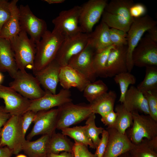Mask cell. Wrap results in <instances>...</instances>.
I'll return each instance as SVG.
<instances>
[{"instance_id":"cell-1","label":"cell","mask_w":157,"mask_h":157,"mask_svg":"<svg viewBox=\"0 0 157 157\" xmlns=\"http://www.w3.org/2000/svg\"><path fill=\"white\" fill-rule=\"evenodd\" d=\"M65 38L57 33L47 30L36 44V52L32 69L33 73L46 67L55 59Z\"/></svg>"},{"instance_id":"cell-2","label":"cell","mask_w":157,"mask_h":157,"mask_svg":"<svg viewBox=\"0 0 157 157\" xmlns=\"http://www.w3.org/2000/svg\"><path fill=\"white\" fill-rule=\"evenodd\" d=\"M18 70L32 69L36 52V44L25 32L10 40Z\"/></svg>"},{"instance_id":"cell-3","label":"cell","mask_w":157,"mask_h":157,"mask_svg":"<svg viewBox=\"0 0 157 157\" xmlns=\"http://www.w3.org/2000/svg\"><path fill=\"white\" fill-rule=\"evenodd\" d=\"M0 147L7 146L17 155L22 151V144L26 140L22 126V115H11L1 131Z\"/></svg>"},{"instance_id":"cell-4","label":"cell","mask_w":157,"mask_h":157,"mask_svg":"<svg viewBox=\"0 0 157 157\" xmlns=\"http://www.w3.org/2000/svg\"><path fill=\"white\" fill-rule=\"evenodd\" d=\"M57 129L61 130L86 120L92 113L89 104L66 103L58 108Z\"/></svg>"},{"instance_id":"cell-5","label":"cell","mask_w":157,"mask_h":157,"mask_svg":"<svg viewBox=\"0 0 157 157\" xmlns=\"http://www.w3.org/2000/svg\"><path fill=\"white\" fill-rule=\"evenodd\" d=\"M157 22L148 15L134 18V21L127 32V52L126 63L128 71L131 72L134 65L132 56L133 52L137 46L144 33L156 25Z\"/></svg>"},{"instance_id":"cell-6","label":"cell","mask_w":157,"mask_h":157,"mask_svg":"<svg viewBox=\"0 0 157 157\" xmlns=\"http://www.w3.org/2000/svg\"><path fill=\"white\" fill-rule=\"evenodd\" d=\"M9 86L24 97L33 100L43 97L46 91L43 90L37 78L26 70H18Z\"/></svg>"},{"instance_id":"cell-7","label":"cell","mask_w":157,"mask_h":157,"mask_svg":"<svg viewBox=\"0 0 157 157\" xmlns=\"http://www.w3.org/2000/svg\"><path fill=\"white\" fill-rule=\"evenodd\" d=\"M81 9V6H76L61 11L52 20L54 27L52 31L60 33L65 38L83 33L78 25Z\"/></svg>"},{"instance_id":"cell-8","label":"cell","mask_w":157,"mask_h":157,"mask_svg":"<svg viewBox=\"0 0 157 157\" xmlns=\"http://www.w3.org/2000/svg\"><path fill=\"white\" fill-rule=\"evenodd\" d=\"M132 113L133 123L127 136L133 144L140 143L144 138L150 140L157 136V121L149 115Z\"/></svg>"},{"instance_id":"cell-9","label":"cell","mask_w":157,"mask_h":157,"mask_svg":"<svg viewBox=\"0 0 157 157\" xmlns=\"http://www.w3.org/2000/svg\"><path fill=\"white\" fill-rule=\"evenodd\" d=\"M18 8L21 30L29 35L36 44L47 30L46 22L35 16L28 5H21Z\"/></svg>"},{"instance_id":"cell-10","label":"cell","mask_w":157,"mask_h":157,"mask_svg":"<svg viewBox=\"0 0 157 157\" xmlns=\"http://www.w3.org/2000/svg\"><path fill=\"white\" fill-rule=\"evenodd\" d=\"M89 37V33H81L65 38L55 58L61 67L67 65L73 56L85 48L88 44Z\"/></svg>"},{"instance_id":"cell-11","label":"cell","mask_w":157,"mask_h":157,"mask_svg":"<svg viewBox=\"0 0 157 157\" xmlns=\"http://www.w3.org/2000/svg\"><path fill=\"white\" fill-rule=\"evenodd\" d=\"M108 1L107 0H90L81 6L79 26L83 33L92 32L94 26L99 20Z\"/></svg>"},{"instance_id":"cell-12","label":"cell","mask_w":157,"mask_h":157,"mask_svg":"<svg viewBox=\"0 0 157 157\" xmlns=\"http://www.w3.org/2000/svg\"><path fill=\"white\" fill-rule=\"evenodd\" d=\"M132 59L134 66L138 67L157 66V43L147 35L133 50Z\"/></svg>"},{"instance_id":"cell-13","label":"cell","mask_w":157,"mask_h":157,"mask_svg":"<svg viewBox=\"0 0 157 157\" xmlns=\"http://www.w3.org/2000/svg\"><path fill=\"white\" fill-rule=\"evenodd\" d=\"M58 108L42 110L37 112L33 122L34 126L27 136L30 140L35 136L47 135L51 136L57 129Z\"/></svg>"},{"instance_id":"cell-14","label":"cell","mask_w":157,"mask_h":157,"mask_svg":"<svg viewBox=\"0 0 157 157\" xmlns=\"http://www.w3.org/2000/svg\"><path fill=\"white\" fill-rule=\"evenodd\" d=\"M0 98L4 101L5 109L11 115H22L27 111L31 100L11 87L0 85Z\"/></svg>"},{"instance_id":"cell-15","label":"cell","mask_w":157,"mask_h":157,"mask_svg":"<svg viewBox=\"0 0 157 157\" xmlns=\"http://www.w3.org/2000/svg\"><path fill=\"white\" fill-rule=\"evenodd\" d=\"M95 52L88 43L83 50L70 59L67 65L76 70L91 82H94L97 78L92 68L93 58Z\"/></svg>"},{"instance_id":"cell-16","label":"cell","mask_w":157,"mask_h":157,"mask_svg":"<svg viewBox=\"0 0 157 157\" xmlns=\"http://www.w3.org/2000/svg\"><path fill=\"white\" fill-rule=\"evenodd\" d=\"M46 91V94L42 97L31 100L28 110L37 113L40 111L49 110L56 106L58 107L66 103L72 101L71 92L69 90L62 88L58 94H55Z\"/></svg>"},{"instance_id":"cell-17","label":"cell","mask_w":157,"mask_h":157,"mask_svg":"<svg viewBox=\"0 0 157 157\" xmlns=\"http://www.w3.org/2000/svg\"><path fill=\"white\" fill-rule=\"evenodd\" d=\"M108 140L103 157H119L135 146L126 134L123 135L113 128H107Z\"/></svg>"},{"instance_id":"cell-18","label":"cell","mask_w":157,"mask_h":157,"mask_svg":"<svg viewBox=\"0 0 157 157\" xmlns=\"http://www.w3.org/2000/svg\"><path fill=\"white\" fill-rule=\"evenodd\" d=\"M61 67L55 59L42 69L33 73L45 91L56 94Z\"/></svg>"},{"instance_id":"cell-19","label":"cell","mask_w":157,"mask_h":157,"mask_svg":"<svg viewBox=\"0 0 157 157\" xmlns=\"http://www.w3.org/2000/svg\"><path fill=\"white\" fill-rule=\"evenodd\" d=\"M127 52V45L115 46L111 50L106 65L108 77H113L119 74L128 72L126 63Z\"/></svg>"},{"instance_id":"cell-20","label":"cell","mask_w":157,"mask_h":157,"mask_svg":"<svg viewBox=\"0 0 157 157\" xmlns=\"http://www.w3.org/2000/svg\"><path fill=\"white\" fill-rule=\"evenodd\" d=\"M59 78L63 88L69 90L72 87H75L80 92L83 91L87 84L91 82L68 65L61 67Z\"/></svg>"},{"instance_id":"cell-21","label":"cell","mask_w":157,"mask_h":157,"mask_svg":"<svg viewBox=\"0 0 157 157\" xmlns=\"http://www.w3.org/2000/svg\"><path fill=\"white\" fill-rule=\"evenodd\" d=\"M129 111L138 112L149 115L147 101L143 93L137 88L131 85L126 92L122 104Z\"/></svg>"},{"instance_id":"cell-22","label":"cell","mask_w":157,"mask_h":157,"mask_svg":"<svg viewBox=\"0 0 157 157\" xmlns=\"http://www.w3.org/2000/svg\"><path fill=\"white\" fill-rule=\"evenodd\" d=\"M18 70L10 40L0 38V72L13 78Z\"/></svg>"},{"instance_id":"cell-23","label":"cell","mask_w":157,"mask_h":157,"mask_svg":"<svg viewBox=\"0 0 157 157\" xmlns=\"http://www.w3.org/2000/svg\"><path fill=\"white\" fill-rule=\"evenodd\" d=\"M109 27L101 21L94 31L89 33L88 43L96 52H101L113 45L110 37Z\"/></svg>"},{"instance_id":"cell-24","label":"cell","mask_w":157,"mask_h":157,"mask_svg":"<svg viewBox=\"0 0 157 157\" xmlns=\"http://www.w3.org/2000/svg\"><path fill=\"white\" fill-rule=\"evenodd\" d=\"M18 1V0H13L9 2L10 16L2 27L0 38L10 40L18 35L21 31L19 8L17 5Z\"/></svg>"},{"instance_id":"cell-25","label":"cell","mask_w":157,"mask_h":157,"mask_svg":"<svg viewBox=\"0 0 157 157\" xmlns=\"http://www.w3.org/2000/svg\"><path fill=\"white\" fill-rule=\"evenodd\" d=\"M50 138L49 135H44L35 141L25 140L22 144V151L28 157H44L49 153Z\"/></svg>"},{"instance_id":"cell-26","label":"cell","mask_w":157,"mask_h":157,"mask_svg":"<svg viewBox=\"0 0 157 157\" xmlns=\"http://www.w3.org/2000/svg\"><path fill=\"white\" fill-rule=\"evenodd\" d=\"M116 98L117 94L113 90L102 95L89 104L92 113L102 117L114 110Z\"/></svg>"},{"instance_id":"cell-27","label":"cell","mask_w":157,"mask_h":157,"mask_svg":"<svg viewBox=\"0 0 157 157\" xmlns=\"http://www.w3.org/2000/svg\"><path fill=\"white\" fill-rule=\"evenodd\" d=\"M74 144L66 136L55 132L50 136L48 153L59 154L62 151L72 153Z\"/></svg>"},{"instance_id":"cell-28","label":"cell","mask_w":157,"mask_h":157,"mask_svg":"<svg viewBox=\"0 0 157 157\" xmlns=\"http://www.w3.org/2000/svg\"><path fill=\"white\" fill-rule=\"evenodd\" d=\"M117 117L115 124L113 127L123 135L126 130L132 125L133 123L132 113L128 111L122 104L117 105L115 108Z\"/></svg>"},{"instance_id":"cell-29","label":"cell","mask_w":157,"mask_h":157,"mask_svg":"<svg viewBox=\"0 0 157 157\" xmlns=\"http://www.w3.org/2000/svg\"><path fill=\"white\" fill-rule=\"evenodd\" d=\"M132 0H112L108 3L104 11L118 15L130 19H133L130 13V8L134 3Z\"/></svg>"},{"instance_id":"cell-30","label":"cell","mask_w":157,"mask_h":157,"mask_svg":"<svg viewBox=\"0 0 157 157\" xmlns=\"http://www.w3.org/2000/svg\"><path fill=\"white\" fill-rule=\"evenodd\" d=\"M115 47L113 45L101 52L95 53L92 60V68L97 77H108L106 67V62L110 52Z\"/></svg>"},{"instance_id":"cell-31","label":"cell","mask_w":157,"mask_h":157,"mask_svg":"<svg viewBox=\"0 0 157 157\" xmlns=\"http://www.w3.org/2000/svg\"><path fill=\"white\" fill-rule=\"evenodd\" d=\"M61 133L73 139L74 141L88 147L95 149L94 146L87 133L85 125L69 127L61 130Z\"/></svg>"},{"instance_id":"cell-32","label":"cell","mask_w":157,"mask_h":157,"mask_svg":"<svg viewBox=\"0 0 157 157\" xmlns=\"http://www.w3.org/2000/svg\"><path fill=\"white\" fill-rule=\"evenodd\" d=\"M101 21L109 27L120 30L127 32L134 20L112 14L104 11L102 15Z\"/></svg>"},{"instance_id":"cell-33","label":"cell","mask_w":157,"mask_h":157,"mask_svg":"<svg viewBox=\"0 0 157 157\" xmlns=\"http://www.w3.org/2000/svg\"><path fill=\"white\" fill-rule=\"evenodd\" d=\"M136 88L143 93L148 91H157V66L146 67L145 77Z\"/></svg>"},{"instance_id":"cell-34","label":"cell","mask_w":157,"mask_h":157,"mask_svg":"<svg viewBox=\"0 0 157 157\" xmlns=\"http://www.w3.org/2000/svg\"><path fill=\"white\" fill-rule=\"evenodd\" d=\"M108 88L101 80L90 82L86 86L83 91V96L90 103L107 92Z\"/></svg>"},{"instance_id":"cell-35","label":"cell","mask_w":157,"mask_h":157,"mask_svg":"<svg viewBox=\"0 0 157 157\" xmlns=\"http://www.w3.org/2000/svg\"><path fill=\"white\" fill-rule=\"evenodd\" d=\"M114 80L115 83L119 85L120 95L119 101L122 104L129 86L135 83L136 78L131 72H127L116 75L114 76Z\"/></svg>"},{"instance_id":"cell-36","label":"cell","mask_w":157,"mask_h":157,"mask_svg":"<svg viewBox=\"0 0 157 157\" xmlns=\"http://www.w3.org/2000/svg\"><path fill=\"white\" fill-rule=\"evenodd\" d=\"M95 118V114L92 113L86 119L85 125L88 135L92 141L95 149L100 141L99 135L104 129L102 127L96 126Z\"/></svg>"},{"instance_id":"cell-37","label":"cell","mask_w":157,"mask_h":157,"mask_svg":"<svg viewBox=\"0 0 157 157\" xmlns=\"http://www.w3.org/2000/svg\"><path fill=\"white\" fill-rule=\"evenodd\" d=\"M131 157H157V151L149 144L144 138L140 143L135 144L129 151Z\"/></svg>"},{"instance_id":"cell-38","label":"cell","mask_w":157,"mask_h":157,"mask_svg":"<svg viewBox=\"0 0 157 157\" xmlns=\"http://www.w3.org/2000/svg\"><path fill=\"white\" fill-rule=\"evenodd\" d=\"M143 94L147 102L149 115L157 121V91H148Z\"/></svg>"},{"instance_id":"cell-39","label":"cell","mask_w":157,"mask_h":157,"mask_svg":"<svg viewBox=\"0 0 157 157\" xmlns=\"http://www.w3.org/2000/svg\"><path fill=\"white\" fill-rule=\"evenodd\" d=\"M110 37L113 45L115 47L127 45V33L118 29H109Z\"/></svg>"},{"instance_id":"cell-40","label":"cell","mask_w":157,"mask_h":157,"mask_svg":"<svg viewBox=\"0 0 157 157\" xmlns=\"http://www.w3.org/2000/svg\"><path fill=\"white\" fill-rule=\"evenodd\" d=\"M9 3L7 0H0V33L3 27L10 16Z\"/></svg>"},{"instance_id":"cell-41","label":"cell","mask_w":157,"mask_h":157,"mask_svg":"<svg viewBox=\"0 0 157 157\" xmlns=\"http://www.w3.org/2000/svg\"><path fill=\"white\" fill-rule=\"evenodd\" d=\"M100 142L96 148L94 154L96 157H103L107 145L108 140V133L106 130L104 129L102 133Z\"/></svg>"},{"instance_id":"cell-42","label":"cell","mask_w":157,"mask_h":157,"mask_svg":"<svg viewBox=\"0 0 157 157\" xmlns=\"http://www.w3.org/2000/svg\"><path fill=\"white\" fill-rule=\"evenodd\" d=\"M37 113L29 110L22 115V126L24 135L25 136L27 131L34 120Z\"/></svg>"},{"instance_id":"cell-43","label":"cell","mask_w":157,"mask_h":157,"mask_svg":"<svg viewBox=\"0 0 157 157\" xmlns=\"http://www.w3.org/2000/svg\"><path fill=\"white\" fill-rule=\"evenodd\" d=\"M147 11L146 6L140 3H134L131 7L129 10L130 14L133 18L140 17L145 15Z\"/></svg>"},{"instance_id":"cell-44","label":"cell","mask_w":157,"mask_h":157,"mask_svg":"<svg viewBox=\"0 0 157 157\" xmlns=\"http://www.w3.org/2000/svg\"><path fill=\"white\" fill-rule=\"evenodd\" d=\"M117 114L114 110L110 112L104 116L101 117V121L107 128H113L116 119Z\"/></svg>"},{"instance_id":"cell-45","label":"cell","mask_w":157,"mask_h":157,"mask_svg":"<svg viewBox=\"0 0 157 157\" xmlns=\"http://www.w3.org/2000/svg\"><path fill=\"white\" fill-rule=\"evenodd\" d=\"M11 116L6 112L4 106L0 105V132L1 127L3 126Z\"/></svg>"},{"instance_id":"cell-46","label":"cell","mask_w":157,"mask_h":157,"mask_svg":"<svg viewBox=\"0 0 157 157\" xmlns=\"http://www.w3.org/2000/svg\"><path fill=\"white\" fill-rule=\"evenodd\" d=\"M79 153L80 157H96L88 150V147L79 143Z\"/></svg>"},{"instance_id":"cell-47","label":"cell","mask_w":157,"mask_h":157,"mask_svg":"<svg viewBox=\"0 0 157 157\" xmlns=\"http://www.w3.org/2000/svg\"><path fill=\"white\" fill-rule=\"evenodd\" d=\"M147 31L149 37L154 42L157 43V26H155L148 29Z\"/></svg>"},{"instance_id":"cell-48","label":"cell","mask_w":157,"mask_h":157,"mask_svg":"<svg viewBox=\"0 0 157 157\" xmlns=\"http://www.w3.org/2000/svg\"><path fill=\"white\" fill-rule=\"evenodd\" d=\"M13 151L7 146L0 147V157H11Z\"/></svg>"},{"instance_id":"cell-49","label":"cell","mask_w":157,"mask_h":157,"mask_svg":"<svg viewBox=\"0 0 157 157\" xmlns=\"http://www.w3.org/2000/svg\"><path fill=\"white\" fill-rule=\"evenodd\" d=\"M44 157H74V155L73 152H63L60 154L49 153Z\"/></svg>"},{"instance_id":"cell-50","label":"cell","mask_w":157,"mask_h":157,"mask_svg":"<svg viewBox=\"0 0 157 157\" xmlns=\"http://www.w3.org/2000/svg\"><path fill=\"white\" fill-rule=\"evenodd\" d=\"M147 140L149 145L155 151H157V136L150 140Z\"/></svg>"},{"instance_id":"cell-51","label":"cell","mask_w":157,"mask_h":157,"mask_svg":"<svg viewBox=\"0 0 157 157\" xmlns=\"http://www.w3.org/2000/svg\"><path fill=\"white\" fill-rule=\"evenodd\" d=\"M74 144L73 149L74 157H80L79 153V143L74 141Z\"/></svg>"},{"instance_id":"cell-52","label":"cell","mask_w":157,"mask_h":157,"mask_svg":"<svg viewBox=\"0 0 157 157\" xmlns=\"http://www.w3.org/2000/svg\"><path fill=\"white\" fill-rule=\"evenodd\" d=\"M44 1L46 2L49 4L54 3H62L65 1V0H44Z\"/></svg>"},{"instance_id":"cell-53","label":"cell","mask_w":157,"mask_h":157,"mask_svg":"<svg viewBox=\"0 0 157 157\" xmlns=\"http://www.w3.org/2000/svg\"><path fill=\"white\" fill-rule=\"evenodd\" d=\"M119 157H131L129 151L123 153Z\"/></svg>"},{"instance_id":"cell-54","label":"cell","mask_w":157,"mask_h":157,"mask_svg":"<svg viewBox=\"0 0 157 157\" xmlns=\"http://www.w3.org/2000/svg\"><path fill=\"white\" fill-rule=\"evenodd\" d=\"M4 79V76L0 72V85L3 82Z\"/></svg>"},{"instance_id":"cell-55","label":"cell","mask_w":157,"mask_h":157,"mask_svg":"<svg viewBox=\"0 0 157 157\" xmlns=\"http://www.w3.org/2000/svg\"><path fill=\"white\" fill-rule=\"evenodd\" d=\"M16 157H27L24 155L19 154L17 155Z\"/></svg>"},{"instance_id":"cell-56","label":"cell","mask_w":157,"mask_h":157,"mask_svg":"<svg viewBox=\"0 0 157 157\" xmlns=\"http://www.w3.org/2000/svg\"><path fill=\"white\" fill-rule=\"evenodd\" d=\"M1 131L0 132V143L1 142Z\"/></svg>"}]
</instances>
